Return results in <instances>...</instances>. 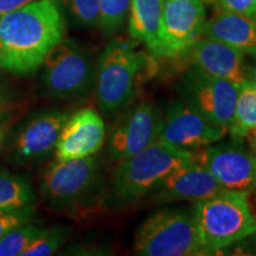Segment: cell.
Segmentation results:
<instances>
[{"mask_svg":"<svg viewBox=\"0 0 256 256\" xmlns=\"http://www.w3.org/2000/svg\"><path fill=\"white\" fill-rule=\"evenodd\" d=\"M254 57L255 58L252 60V64H249V66H244V74H246V80L256 87V56Z\"/></svg>","mask_w":256,"mask_h":256,"instance_id":"cell-29","label":"cell"},{"mask_svg":"<svg viewBox=\"0 0 256 256\" xmlns=\"http://www.w3.org/2000/svg\"><path fill=\"white\" fill-rule=\"evenodd\" d=\"M186 56L192 66L208 75L238 86L246 81L244 54L228 44L202 36Z\"/></svg>","mask_w":256,"mask_h":256,"instance_id":"cell-16","label":"cell"},{"mask_svg":"<svg viewBox=\"0 0 256 256\" xmlns=\"http://www.w3.org/2000/svg\"><path fill=\"white\" fill-rule=\"evenodd\" d=\"M197 162L211 172L223 188L256 190V152L234 146H208L196 151Z\"/></svg>","mask_w":256,"mask_h":256,"instance_id":"cell-13","label":"cell"},{"mask_svg":"<svg viewBox=\"0 0 256 256\" xmlns=\"http://www.w3.org/2000/svg\"><path fill=\"white\" fill-rule=\"evenodd\" d=\"M4 138H5L4 130H2V128H0V145H2V140H4Z\"/></svg>","mask_w":256,"mask_h":256,"instance_id":"cell-31","label":"cell"},{"mask_svg":"<svg viewBox=\"0 0 256 256\" xmlns=\"http://www.w3.org/2000/svg\"><path fill=\"white\" fill-rule=\"evenodd\" d=\"M249 144H250V148L256 152V128L252 133H249Z\"/></svg>","mask_w":256,"mask_h":256,"instance_id":"cell-30","label":"cell"},{"mask_svg":"<svg viewBox=\"0 0 256 256\" xmlns=\"http://www.w3.org/2000/svg\"><path fill=\"white\" fill-rule=\"evenodd\" d=\"M34 215L36 211L30 206L14 210L0 211V238L12 229L30 223L34 218Z\"/></svg>","mask_w":256,"mask_h":256,"instance_id":"cell-25","label":"cell"},{"mask_svg":"<svg viewBox=\"0 0 256 256\" xmlns=\"http://www.w3.org/2000/svg\"><path fill=\"white\" fill-rule=\"evenodd\" d=\"M179 89L188 104L206 115L211 122L229 130L238 84L214 78L194 66L185 72Z\"/></svg>","mask_w":256,"mask_h":256,"instance_id":"cell-9","label":"cell"},{"mask_svg":"<svg viewBox=\"0 0 256 256\" xmlns=\"http://www.w3.org/2000/svg\"><path fill=\"white\" fill-rule=\"evenodd\" d=\"M34 0H0V17L14 10L20 8Z\"/></svg>","mask_w":256,"mask_h":256,"instance_id":"cell-28","label":"cell"},{"mask_svg":"<svg viewBox=\"0 0 256 256\" xmlns=\"http://www.w3.org/2000/svg\"><path fill=\"white\" fill-rule=\"evenodd\" d=\"M134 252L142 256L206 255L192 212L180 209L156 211L136 230Z\"/></svg>","mask_w":256,"mask_h":256,"instance_id":"cell-5","label":"cell"},{"mask_svg":"<svg viewBox=\"0 0 256 256\" xmlns=\"http://www.w3.org/2000/svg\"><path fill=\"white\" fill-rule=\"evenodd\" d=\"M202 36L256 56V23L246 16L220 10L212 18L206 20Z\"/></svg>","mask_w":256,"mask_h":256,"instance_id":"cell-17","label":"cell"},{"mask_svg":"<svg viewBox=\"0 0 256 256\" xmlns=\"http://www.w3.org/2000/svg\"><path fill=\"white\" fill-rule=\"evenodd\" d=\"M256 128V87L246 80L238 86L235 110L228 133L242 139Z\"/></svg>","mask_w":256,"mask_h":256,"instance_id":"cell-19","label":"cell"},{"mask_svg":"<svg viewBox=\"0 0 256 256\" xmlns=\"http://www.w3.org/2000/svg\"><path fill=\"white\" fill-rule=\"evenodd\" d=\"M64 8L80 26L94 28L98 25V0H62Z\"/></svg>","mask_w":256,"mask_h":256,"instance_id":"cell-24","label":"cell"},{"mask_svg":"<svg viewBox=\"0 0 256 256\" xmlns=\"http://www.w3.org/2000/svg\"><path fill=\"white\" fill-rule=\"evenodd\" d=\"M214 2V0H204V2Z\"/></svg>","mask_w":256,"mask_h":256,"instance_id":"cell-32","label":"cell"},{"mask_svg":"<svg viewBox=\"0 0 256 256\" xmlns=\"http://www.w3.org/2000/svg\"><path fill=\"white\" fill-rule=\"evenodd\" d=\"M204 254H212L256 234L248 194L222 188L194 202L192 210Z\"/></svg>","mask_w":256,"mask_h":256,"instance_id":"cell-2","label":"cell"},{"mask_svg":"<svg viewBox=\"0 0 256 256\" xmlns=\"http://www.w3.org/2000/svg\"><path fill=\"white\" fill-rule=\"evenodd\" d=\"M146 64V55L130 42L114 40L104 48L95 75L96 98L102 113L113 114L130 104Z\"/></svg>","mask_w":256,"mask_h":256,"instance_id":"cell-4","label":"cell"},{"mask_svg":"<svg viewBox=\"0 0 256 256\" xmlns=\"http://www.w3.org/2000/svg\"><path fill=\"white\" fill-rule=\"evenodd\" d=\"M40 232V226L28 223L12 229L0 238V256L20 255Z\"/></svg>","mask_w":256,"mask_h":256,"instance_id":"cell-21","label":"cell"},{"mask_svg":"<svg viewBox=\"0 0 256 256\" xmlns=\"http://www.w3.org/2000/svg\"><path fill=\"white\" fill-rule=\"evenodd\" d=\"M100 166L94 156L51 162L42 176L44 200L56 209L75 210L88 202L98 186Z\"/></svg>","mask_w":256,"mask_h":256,"instance_id":"cell-7","label":"cell"},{"mask_svg":"<svg viewBox=\"0 0 256 256\" xmlns=\"http://www.w3.org/2000/svg\"><path fill=\"white\" fill-rule=\"evenodd\" d=\"M228 130L208 119L186 101L177 102L162 119L159 142L185 151H197L220 142Z\"/></svg>","mask_w":256,"mask_h":256,"instance_id":"cell-10","label":"cell"},{"mask_svg":"<svg viewBox=\"0 0 256 256\" xmlns=\"http://www.w3.org/2000/svg\"><path fill=\"white\" fill-rule=\"evenodd\" d=\"M222 188L209 170L196 160L170 172L146 196L150 203L160 206L182 200L197 202L212 196Z\"/></svg>","mask_w":256,"mask_h":256,"instance_id":"cell-14","label":"cell"},{"mask_svg":"<svg viewBox=\"0 0 256 256\" xmlns=\"http://www.w3.org/2000/svg\"><path fill=\"white\" fill-rule=\"evenodd\" d=\"M42 84L51 98H81L90 92L96 69L84 50L70 40L60 42L42 64Z\"/></svg>","mask_w":256,"mask_h":256,"instance_id":"cell-6","label":"cell"},{"mask_svg":"<svg viewBox=\"0 0 256 256\" xmlns=\"http://www.w3.org/2000/svg\"><path fill=\"white\" fill-rule=\"evenodd\" d=\"M66 230L60 226L42 229L36 238L22 252L20 256H48L58 250L66 240Z\"/></svg>","mask_w":256,"mask_h":256,"instance_id":"cell-23","label":"cell"},{"mask_svg":"<svg viewBox=\"0 0 256 256\" xmlns=\"http://www.w3.org/2000/svg\"><path fill=\"white\" fill-rule=\"evenodd\" d=\"M206 20L204 0H164L158 57L186 56L202 37Z\"/></svg>","mask_w":256,"mask_h":256,"instance_id":"cell-8","label":"cell"},{"mask_svg":"<svg viewBox=\"0 0 256 256\" xmlns=\"http://www.w3.org/2000/svg\"><path fill=\"white\" fill-rule=\"evenodd\" d=\"M34 198V191L26 179L0 170V211L28 206Z\"/></svg>","mask_w":256,"mask_h":256,"instance_id":"cell-20","label":"cell"},{"mask_svg":"<svg viewBox=\"0 0 256 256\" xmlns=\"http://www.w3.org/2000/svg\"><path fill=\"white\" fill-rule=\"evenodd\" d=\"M214 2L222 11L234 12L252 19L256 14V0H214Z\"/></svg>","mask_w":256,"mask_h":256,"instance_id":"cell-26","label":"cell"},{"mask_svg":"<svg viewBox=\"0 0 256 256\" xmlns=\"http://www.w3.org/2000/svg\"><path fill=\"white\" fill-rule=\"evenodd\" d=\"M252 19H254V22H255V23H256V14H255V17L252 18Z\"/></svg>","mask_w":256,"mask_h":256,"instance_id":"cell-33","label":"cell"},{"mask_svg":"<svg viewBox=\"0 0 256 256\" xmlns=\"http://www.w3.org/2000/svg\"><path fill=\"white\" fill-rule=\"evenodd\" d=\"M162 119L150 102H142L130 110L112 130L108 153L112 160L122 162L144 151L158 140Z\"/></svg>","mask_w":256,"mask_h":256,"instance_id":"cell-12","label":"cell"},{"mask_svg":"<svg viewBox=\"0 0 256 256\" xmlns=\"http://www.w3.org/2000/svg\"><path fill=\"white\" fill-rule=\"evenodd\" d=\"M12 110V100L10 98V92L6 87L0 82V128L2 124L8 120L10 113Z\"/></svg>","mask_w":256,"mask_h":256,"instance_id":"cell-27","label":"cell"},{"mask_svg":"<svg viewBox=\"0 0 256 256\" xmlns=\"http://www.w3.org/2000/svg\"><path fill=\"white\" fill-rule=\"evenodd\" d=\"M69 114L62 110H46L24 121L8 147V159L18 164L36 162L55 150L60 133Z\"/></svg>","mask_w":256,"mask_h":256,"instance_id":"cell-11","label":"cell"},{"mask_svg":"<svg viewBox=\"0 0 256 256\" xmlns=\"http://www.w3.org/2000/svg\"><path fill=\"white\" fill-rule=\"evenodd\" d=\"M130 0H98V25L106 34H112L122 26L130 12Z\"/></svg>","mask_w":256,"mask_h":256,"instance_id":"cell-22","label":"cell"},{"mask_svg":"<svg viewBox=\"0 0 256 256\" xmlns=\"http://www.w3.org/2000/svg\"><path fill=\"white\" fill-rule=\"evenodd\" d=\"M164 0H130V36L142 42L154 56H159V28Z\"/></svg>","mask_w":256,"mask_h":256,"instance_id":"cell-18","label":"cell"},{"mask_svg":"<svg viewBox=\"0 0 256 256\" xmlns=\"http://www.w3.org/2000/svg\"><path fill=\"white\" fill-rule=\"evenodd\" d=\"M197 160L185 151L156 140L138 154L119 162L110 179V194L116 204L136 203L170 172Z\"/></svg>","mask_w":256,"mask_h":256,"instance_id":"cell-3","label":"cell"},{"mask_svg":"<svg viewBox=\"0 0 256 256\" xmlns=\"http://www.w3.org/2000/svg\"><path fill=\"white\" fill-rule=\"evenodd\" d=\"M106 128L102 118L92 108H83L68 118L55 146L58 160L94 156L104 146Z\"/></svg>","mask_w":256,"mask_h":256,"instance_id":"cell-15","label":"cell"},{"mask_svg":"<svg viewBox=\"0 0 256 256\" xmlns=\"http://www.w3.org/2000/svg\"><path fill=\"white\" fill-rule=\"evenodd\" d=\"M63 34L58 0H34L2 16L0 68L16 75H34Z\"/></svg>","mask_w":256,"mask_h":256,"instance_id":"cell-1","label":"cell"}]
</instances>
